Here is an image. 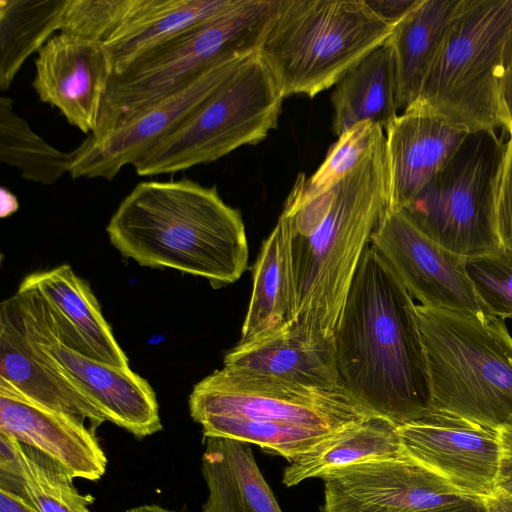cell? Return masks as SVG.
Masks as SVG:
<instances>
[{"mask_svg":"<svg viewBox=\"0 0 512 512\" xmlns=\"http://www.w3.org/2000/svg\"><path fill=\"white\" fill-rule=\"evenodd\" d=\"M73 150L63 152L48 144L19 116L9 97H0V162L16 168L27 181L53 185L69 173Z\"/></svg>","mask_w":512,"mask_h":512,"instance_id":"obj_30","label":"cell"},{"mask_svg":"<svg viewBox=\"0 0 512 512\" xmlns=\"http://www.w3.org/2000/svg\"><path fill=\"white\" fill-rule=\"evenodd\" d=\"M24 279L41 295L66 345L103 363L131 369L90 285L70 265L37 271Z\"/></svg>","mask_w":512,"mask_h":512,"instance_id":"obj_21","label":"cell"},{"mask_svg":"<svg viewBox=\"0 0 512 512\" xmlns=\"http://www.w3.org/2000/svg\"><path fill=\"white\" fill-rule=\"evenodd\" d=\"M204 438L255 444L289 462L371 414L345 390L288 385L215 370L189 396Z\"/></svg>","mask_w":512,"mask_h":512,"instance_id":"obj_4","label":"cell"},{"mask_svg":"<svg viewBox=\"0 0 512 512\" xmlns=\"http://www.w3.org/2000/svg\"><path fill=\"white\" fill-rule=\"evenodd\" d=\"M505 144L495 196V224L500 246L512 252V133Z\"/></svg>","mask_w":512,"mask_h":512,"instance_id":"obj_34","label":"cell"},{"mask_svg":"<svg viewBox=\"0 0 512 512\" xmlns=\"http://www.w3.org/2000/svg\"><path fill=\"white\" fill-rule=\"evenodd\" d=\"M388 206L385 133L332 188L302 197L293 186L282 214L288 223L295 320L335 333L358 265Z\"/></svg>","mask_w":512,"mask_h":512,"instance_id":"obj_2","label":"cell"},{"mask_svg":"<svg viewBox=\"0 0 512 512\" xmlns=\"http://www.w3.org/2000/svg\"><path fill=\"white\" fill-rule=\"evenodd\" d=\"M0 432L51 457L74 478L96 481L106 472L107 458L89 426L4 386Z\"/></svg>","mask_w":512,"mask_h":512,"instance_id":"obj_20","label":"cell"},{"mask_svg":"<svg viewBox=\"0 0 512 512\" xmlns=\"http://www.w3.org/2000/svg\"><path fill=\"white\" fill-rule=\"evenodd\" d=\"M421 0H364L369 9L394 28Z\"/></svg>","mask_w":512,"mask_h":512,"instance_id":"obj_37","label":"cell"},{"mask_svg":"<svg viewBox=\"0 0 512 512\" xmlns=\"http://www.w3.org/2000/svg\"><path fill=\"white\" fill-rule=\"evenodd\" d=\"M347 393L398 427L431 410V383L416 304L369 243L358 265L335 333Z\"/></svg>","mask_w":512,"mask_h":512,"instance_id":"obj_1","label":"cell"},{"mask_svg":"<svg viewBox=\"0 0 512 512\" xmlns=\"http://www.w3.org/2000/svg\"><path fill=\"white\" fill-rule=\"evenodd\" d=\"M0 386L95 430L103 414L56 367L28 331L15 296L0 305Z\"/></svg>","mask_w":512,"mask_h":512,"instance_id":"obj_18","label":"cell"},{"mask_svg":"<svg viewBox=\"0 0 512 512\" xmlns=\"http://www.w3.org/2000/svg\"><path fill=\"white\" fill-rule=\"evenodd\" d=\"M418 512H485L484 498L465 497L452 504Z\"/></svg>","mask_w":512,"mask_h":512,"instance_id":"obj_38","label":"cell"},{"mask_svg":"<svg viewBox=\"0 0 512 512\" xmlns=\"http://www.w3.org/2000/svg\"><path fill=\"white\" fill-rule=\"evenodd\" d=\"M393 28L364 0H281L258 49L284 97L334 86Z\"/></svg>","mask_w":512,"mask_h":512,"instance_id":"obj_7","label":"cell"},{"mask_svg":"<svg viewBox=\"0 0 512 512\" xmlns=\"http://www.w3.org/2000/svg\"><path fill=\"white\" fill-rule=\"evenodd\" d=\"M32 86L69 124L91 134L97 125L113 66L103 43L58 33L38 51Z\"/></svg>","mask_w":512,"mask_h":512,"instance_id":"obj_16","label":"cell"},{"mask_svg":"<svg viewBox=\"0 0 512 512\" xmlns=\"http://www.w3.org/2000/svg\"><path fill=\"white\" fill-rule=\"evenodd\" d=\"M74 477L42 452L0 432V489L36 512H91L94 499L81 494Z\"/></svg>","mask_w":512,"mask_h":512,"instance_id":"obj_22","label":"cell"},{"mask_svg":"<svg viewBox=\"0 0 512 512\" xmlns=\"http://www.w3.org/2000/svg\"><path fill=\"white\" fill-rule=\"evenodd\" d=\"M251 298L239 342L270 334L296 318L288 223L281 213L252 269Z\"/></svg>","mask_w":512,"mask_h":512,"instance_id":"obj_27","label":"cell"},{"mask_svg":"<svg viewBox=\"0 0 512 512\" xmlns=\"http://www.w3.org/2000/svg\"><path fill=\"white\" fill-rule=\"evenodd\" d=\"M389 206L405 208L459 150L470 132L443 118L405 110L384 131Z\"/></svg>","mask_w":512,"mask_h":512,"instance_id":"obj_19","label":"cell"},{"mask_svg":"<svg viewBox=\"0 0 512 512\" xmlns=\"http://www.w3.org/2000/svg\"><path fill=\"white\" fill-rule=\"evenodd\" d=\"M205 439L202 473L208 497L202 512H282L248 443Z\"/></svg>","mask_w":512,"mask_h":512,"instance_id":"obj_23","label":"cell"},{"mask_svg":"<svg viewBox=\"0 0 512 512\" xmlns=\"http://www.w3.org/2000/svg\"><path fill=\"white\" fill-rule=\"evenodd\" d=\"M498 100L501 128L512 133V23L502 53L498 77Z\"/></svg>","mask_w":512,"mask_h":512,"instance_id":"obj_35","label":"cell"},{"mask_svg":"<svg viewBox=\"0 0 512 512\" xmlns=\"http://www.w3.org/2000/svg\"><path fill=\"white\" fill-rule=\"evenodd\" d=\"M281 0H236L134 59L112 74L95 130L99 139L182 88L213 64L249 56L277 14Z\"/></svg>","mask_w":512,"mask_h":512,"instance_id":"obj_6","label":"cell"},{"mask_svg":"<svg viewBox=\"0 0 512 512\" xmlns=\"http://www.w3.org/2000/svg\"><path fill=\"white\" fill-rule=\"evenodd\" d=\"M249 56L225 58L122 127L99 139L87 136L73 150L74 157L69 169L71 177L110 181L124 166H133L187 118Z\"/></svg>","mask_w":512,"mask_h":512,"instance_id":"obj_13","label":"cell"},{"mask_svg":"<svg viewBox=\"0 0 512 512\" xmlns=\"http://www.w3.org/2000/svg\"><path fill=\"white\" fill-rule=\"evenodd\" d=\"M398 430L406 454L459 493L479 498L495 493L497 431L435 410Z\"/></svg>","mask_w":512,"mask_h":512,"instance_id":"obj_15","label":"cell"},{"mask_svg":"<svg viewBox=\"0 0 512 512\" xmlns=\"http://www.w3.org/2000/svg\"><path fill=\"white\" fill-rule=\"evenodd\" d=\"M370 244L420 305L486 313L467 275L466 258L429 238L404 210L387 207Z\"/></svg>","mask_w":512,"mask_h":512,"instance_id":"obj_12","label":"cell"},{"mask_svg":"<svg viewBox=\"0 0 512 512\" xmlns=\"http://www.w3.org/2000/svg\"><path fill=\"white\" fill-rule=\"evenodd\" d=\"M0 512H36L12 494L0 489Z\"/></svg>","mask_w":512,"mask_h":512,"instance_id":"obj_39","label":"cell"},{"mask_svg":"<svg viewBox=\"0 0 512 512\" xmlns=\"http://www.w3.org/2000/svg\"><path fill=\"white\" fill-rule=\"evenodd\" d=\"M406 455L398 426L370 415L322 439L285 467L282 482L293 487L310 478L374 460Z\"/></svg>","mask_w":512,"mask_h":512,"instance_id":"obj_25","label":"cell"},{"mask_svg":"<svg viewBox=\"0 0 512 512\" xmlns=\"http://www.w3.org/2000/svg\"><path fill=\"white\" fill-rule=\"evenodd\" d=\"M106 232L121 255L140 266L202 277L213 288L236 282L247 269L240 211L224 202L216 186L188 177L138 183L120 202Z\"/></svg>","mask_w":512,"mask_h":512,"instance_id":"obj_3","label":"cell"},{"mask_svg":"<svg viewBox=\"0 0 512 512\" xmlns=\"http://www.w3.org/2000/svg\"><path fill=\"white\" fill-rule=\"evenodd\" d=\"M383 133L380 126L362 122L338 136L311 177L298 175L294 186L300 195L310 197L332 188L355 169Z\"/></svg>","mask_w":512,"mask_h":512,"instance_id":"obj_31","label":"cell"},{"mask_svg":"<svg viewBox=\"0 0 512 512\" xmlns=\"http://www.w3.org/2000/svg\"><path fill=\"white\" fill-rule=\"evenodd\" d=\"M485 512H512V497L494 493L484 498Z\"/></svg>","mask_w":512,"mask_h":512,"instance_id":"obj_40","label":"cell"},{"mask_svg":"<svg viewBox=\"0 0 512 512\" xmlns=\"http://www.w3.org/2000/svg\"><path fill=\"white\" fill-rule=\"evenodd\" d=\"M136 0H68L61 31L104 43L126 19Z\"/></svg>","mask_w":512,"mask_h":512,"instance_id":"obj_33","label":"cell"},{"mask_svg":"<svg viewBox=\"0 0 512 512\" xmlns=\"http://www.w3.org/2000/svg\"><path fill=\"white\" fill-rule=\"evenodd\" d=\"M285 97L258 52L134 163L139 176L177 173L256 144L277 127Z\"/></svg>","mask_w":512,"mask_h":512,"instance_id":"obj_9","label":"cell"},{"mask_svg":"<svg viewBox=\"0 0 512 512\" xmlns=\"http://www.w3.org/2000/svg\"><path fill=\"white\" fill-rule=\"evenodd\" d=\"M465 268L484 311L512 319V252L498 250L466 258Z\"/></svg>","mask_w":512,"mask_h":512,"instance_id":"obj_32","label":"cell"},{"mask_svg":"<svg viewBox=\"0 0 512 512\" xmlns=\"http://www.w3.org/2000/svg\"><path fill=\"white\" fill-rule=\"evenodd\" d=\"M499 461L495 482V493L512 497V427L497 431Z\"/></svg>","mask_w":512,"mask_h":512,"instance_id":"obj_36","label":"cell"},{"mask_svg":"<svg viewBox=\"0 0 512 512\" xmlns=\"http://www.w3.org/2000/svg\"><path fill=\"white\" fill-rule=\"evenodd\" d=\"M223 368L245 377L323 390H345L334 333L294 320L228 351ZM346 391V390H345Z\"/></svg>","mask_w":512,"mask_h":512,"instance_id":"obj_17","label":"cell"},{"mask_svg":"<svg viewBox=\"0 0 512 512\" xmlns=\"http://www.w3.org/2000/svg\"><path fill=\"white\" fill-rule=\"evenodd\" d=\"M14 296L32 337L106 421L137 438L162 430L156 394L146 379L131 369L103 363L66 345L41 295L26 280Z\"/></svg>","mask_w":512,"mask_h":512,"instance_id":"obj_11","label":"cell"},{"mask_svg":"<svg viewBox=\"0 0 512 512\" xmlns=\"http://www.w3.org/2000/svg\"><path fill=\"white\" fill-rule=\"evenodd\" d=\"M1 200H2V216L7 210V215L13 213L18 208V202L16 197L5 188H1Z\"/></svg>","mask_w":512,"mask_h":512,"instance_id":"obj_41","label":"cell"},{"mask_svg":"<svg viewBox=\"0 0 512 512\" xmlns=\"http://www.w3.org/2000/svg\"><path fill=\"white\" fill-rule=\"evenodd\" d=\"M431 410L498 431L512 427V337L503 320L416 305Z\"/></svg>","mask_w":512,"mask_h":512,"instance_id":"obj_5","label":"cell"},{"mask_svg":"<svg viewBox=\"0 0 512 512\" xmlns=\"http://www.w3.org/2000/svg\"><path fill=\"white\" fill-rule=\"evenodd\" d=\"M334 86L332 129L337 136L362 122H372L385 131L398 116L395 61L387 42L368 53Z\"/></svg>","mask_w":512,"mask_h":512,"instance_id":"obj_24","label":"cell"},{"mask_svg":"<svg viewBox=\"0 0 512 512\" xmlns=\"http://www.w3.org/2000/svg\"><path fill=\"white\" fill-rule=\"evenodd\" d=\"M462 0H421L392 30L387 43L393 51L399 109L418 98L445 32Z\"/></svg>","mask_w":512,"mask_h":512,"instance_id":"obj_28","label":"cell"},{"mask_svg":"<svg viewBox=\"0 0 512 512\" xmlns=\"http://www.w3.org/2000/svg\"><path fill=\"white\" fill-rule=\"evenodd\" d=\"M68 0H0V89L10 88L21 66L61 31Z\"/></svg>","mask_w":512,"mask_h":512,"instance_id":"obj_29","label":"cell"},{"mask_svg":"<svg viewBox=\"0 0 512 512\" xmlns=\"http://www.w3.org/2000/svg\"><path fill=\"white\" fill-rule=\"evenodd\" d=\"M235 1L136 0L126 19L103 43L113 74L180 32L223 12Z\"/></svg>","mask_w":512,"mask_h":512,"instance_id":"obj_26","label":"cell"},{"mask_svg":"<svg viewBox=\"0 0 512 512\" xmlns=\"http://www.w3.org/2000/svg\"><path fill=\"white\" fill-rule=\"evenodd\" d=\"M321 479V512H418L471 497L407 454L346 467Z\"/></svg>","mask_w":512,"mask_h":512,"instance_id":"obj_14","label":"cell"},{"mask_svg":"<svg viewBox=\"0 0 512 512\" xmlns=\"http://www.w3.org/2000/svg\"><path fill=\"white\" fill-rule=\"evenodd\" d=\"M511 23L512 0H462L408 109L470 133L501 128L498 77Z\"/></svg>","mask_w":512,"mask_h":512,"instance_id":"obj_8","label":"cell"},{"mask_svg":"<svg viewBox=\"0 0 512 512\" xmlns=\"http://www.w3.org/2000/svg\"><path fill=\"white\" fill-rule=\"evenodd\" d=\"M125 512H178L174 510H170L164 507H161L159 505L155 504H146V505H140L137 507H133L131 509H128Z\"/></svg>","mask_w":512,"mask_h":512,"instance_id":"obj_42","label":"cell"},{"mask_svg":"<svg viewBox=\"0 0 512 512\" xmlns=\"http://www.w3.org/2000/svg\"><path fill=\"white\" fill-rule=\"evenodd\" d=\"M506 142L473 132L402 210L429 238L465 258L498 250L496 184Z\"/></svg>","mask_w":512,"mask_h":512,"instance_id":"obj_10","label":"cell"}]
</instances>
